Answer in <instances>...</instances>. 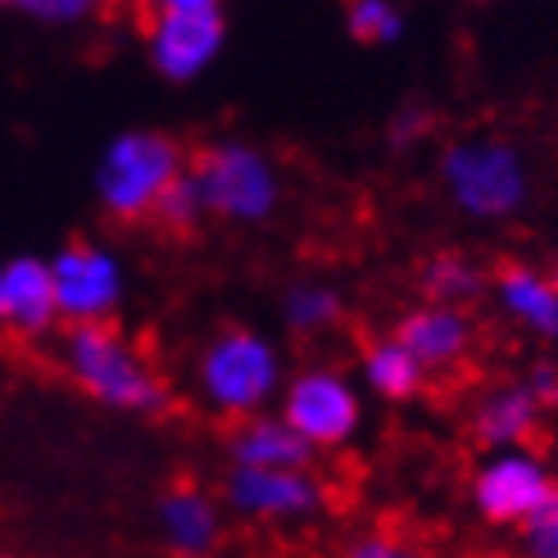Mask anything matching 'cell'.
I'll list each match as a JSON object with an SVG mask.
<instances>
[{
	"instance_id": "obj_1",
	"label": "cell",
	"mask_w": 558,
	"mask_h": 558,
	"mask_svg": "<svg viewBox=\"0 0 558 558\" xmlns=\"http://www.w3.org/2000/svg\"><path fill=\"white\" fill-rule=\"evenodd\" d=\"M191 386L201 396V404L218 417H232V423L259 417L277 404V396L287 386L282 345L268 341L259 327L228 323L195 350Z\"/></svg>"
},
{
	"instance_id": "obj_2",
	"label": "cell",
	"mask_w": 558,
	"mask_h": 558,
	"mask_svg": "<svg viewBox=\"0 0 558 558\" xmlns=\"http://www.w3.org/2000/svg\"><path fill=\"white\" fill-rule=\"evenodd\" d=\"M64 373L87 400L100 409H114L128 417H159L169 413L173 390L155 373V364L142 354L119 323H100V327H69L64 337Z\"/></svg>"
},
{
	"instance_id": "obj_3",
	"label": "cell",
	"mask_w": 558,
	"mask_h": 558,
	"mask_svg": "<svg viewBox=\"0 0 558 558\" xmlns=\"http://www.w3.org/2000/svg\"><path fill=\"white\" fill-rule=\"evenodd\" d=\"M436 178L445 201L472 222H509L532 205L536 191L522 146L495 132L454 136L436 159Z\"/></svg>"
},
{
	"instance_id": "obj_4",
	"label": "cell",
	"mask_w": 558,
	"mask_h": 558,
	"mask_svg": "<svg viewBox=\"0 0 558 558\" xmlns=\"http://www.w3.org/2000/svg\"><path fill=\"white\" fill-rule=\"evenodd\" d=\"M186 173V150L163 128H119L96 155L92 191L96 205L119 222H142L155 214L159 195Z\"/></svg>"
},
{
	"instance_id": "obj_5",
	"label": "cell",
	"mask_w": 558,
	"mask_h": 558,
	"mask_svg": "<svg viewBox=\"0 0 558 558\" xmlns=\"http://www.w3.org/2000/svg\"><path fill=\"white\" fill-rule=\"evenodd\" d=\"M186 173L201 191L205 218L232 222V228H259L282 209L287 195L277 159L250 136H214L209 146L195 150Z\"/></svg>"
},
{
	"instance_id": "obj_6",
	"label": "cell",
	"mask_w": 558,
	"mask_h": 558,
	"mask_svg": "<svg viewBox=\"0 0 558 558\" xmlns=\"http://www.w3.org/2000/svg\"><path fill=\"white\" fill-rule=\"evenodd\" d=\"M146 60L169 87L201 82L228 50L232 19L218 0H159L146 10Z\"/></svg>"
},
{
	"instance_id": "obj_7",
	"label": "cell",
	"mask_w": 558,
	"mask_h": 558,
	"mask_svg": "<svg viewBox=\"0 0 558 558\" xmlns=\"http://www.w3.org/2000/svg\"><path fill=\"white\" fill-rule=\"evenodd\" d=\"M272 413L282 417L314 454L345 450L368 423L364 390H359L354 373H345L337 364H304L300 373H287V386H282V396H277Z\"/></svg>"
},
{
	"instance_id": "obj_8",
	"label": "cell",
	"mask_w": 558,
	"mask_h": 558,
	"mask_svg": "<svg viewBox=\"0 0 558 558\" xmlns=\"http://www.w3.org/2000/svg\"><path fill=\"white\" fill-rule=\"evenodd\" d=\"M50 264V287H54V310L69 327H100L114 323L123 300H128V264L109 245L73 236L64 241Z\"/></svg>"
},
{
	"instance_id": "obj_9",
	"label": "cell",
	"mask_w": 558,
	"mask_h": 558,
	"mask_svg": "<svg viewBox=\"0 0 558 558\" xmlns=\"http://www.w3.org/2000/svg\"><path fill=\"white\" fill-rule=\"evenodd\" d=\"M554 490V468L545 463V454L526 445V450H499L477 459L468 477V505L490 532H522L549 505Z\"/></svg>"
},
{
	"instance_id": "obj_10",
	"label": "cell",
	"mask_w": 558,
	"mask_h": 558,
	"mask_svg": "<svg viewBox=\"0 0 558 558\" xmlns=\"http://www.w3.org/2000/svg\"><path fill=\"white\" fill-rule=\"evenodd\" d=\"M228 509L245 522L282 526L304 522L323 509V482L314 472H259V468H228L222 482Z\"/></svg>"
},
{
	"instance_id": "obj_11",
	"label": "cell",
	"mask_w": 558,
	"mask_h": 558,
	"mask_svg": "<svg viewBox=\"0 0 558 558\" xmlns=\"http://www.w3.org/2000/svg\"><path fill=\"white\" fill-rule=\"evenodd\" d=\"M417 364L432 373H450L477 345V327H472L468 310H445V304H413L396 318V331H390Z\"/></svg>"
},
{
	"instance_id": "obj_12",
	"label": "cell",
	"mask_w": 558,
	"mask_h": 558,
	"mask_svg": "<svg viewBox=\"0 0 558 558\" xmlns=\"http://www.w3.org/2000/svg\"><path fill=\"white\" fill-rule=\"evenodd\" d=\"M155 526H159L163 549H169L173 558H209L222 545L228 518H222V505L205 486L182 482V486L159 495Z\"/></svg>"
},
{
	"instance_id": "obj_13",
	"label": "cell",
	"mask_w": 558,
	"mask_h": 558,
	"mask_svg": "<svg viewBox=\"0 0 558 558\" xmlns=\"http://www.w3.org/2000/svg\"><path fill=\"white\" fill-rule=\"evenodd\" d=\"M0 310H5V327L27 341H41L60 327L46 255H10L0 264Z\"/></svg>"
},
{
	"instance_id": "obj_14",
	"label": "cell",
	"mask_w": 558,
	"mask_h": 558,
	"mask_svg": "<svg viewBox=\"0 0 558 558\" xmlns=\"http://www.w3.org/2000/svg\"><path fill=\"white\" fill-rule=\"evenodd\" d=\"M490 300L509 323H518L526 331V337L558 345V291L549 287L545 268L526 264V259L499 264L490 277Z\"/></svg>"
},
{
	"instance_id": "obj_15",
	"label": "cell",
	"mask_w": 558,
	"mask_h": 558,
	"mask_svg": "<svg viewBox=\"0 0 558 558\" xmlns=\"http://www.w3.org/2000/svg\"><path fill=\"white\" fill-rule=\"evenodd\" d=\"M545 427V409L532 400V390L522 381H505L490 386L486 396L472 404V440L482 445L486 454L499 450H526Z\"/></svg>"
},
{
	"instance_id": "obj_16",
	"label": "cell",
	"mask_w": 558,
	"mask_h": 558,
	"mask_svg": "<svg viewBox=\"0 0 558 558\" xmlns=\"http://www.w3.org/2000/svg\"><path fill=\"white\" fill-rule=\"evenodd\" d=\"M228 459L232 468H259V472H310L314 450L304 445L272 409L259 417H245L228 432Z\"/></svg>"
},
{
	"instance_id": "obj_17",
	"label": "cell",
	"mask_w": 558,
	"mask_h": 558,
	"mask_svg": "<svg viewBox=\"0 0 558 558\" xmlns=\"http://www.w3.org/2000/svg\"><path fill=\"white\" fill-rule=\"evenodd\" d=\"M359 390H373L386 404H409L427 390V368L390 337H373L364 350H359V373H354Z\"/></svg>"
},
{
	"instance_id": "obj_18",
	"label": "cell",
	"mask_w": 558,
	"mask_h": 558,
	"mask_svg": "<svg viewBox=\"0 0 558 558\" xmlns=\"http://www.w3.org/2000/svg\"><path fill=\"white\" fill-rule=\"evenodd\" d=\"M417 291L423 304H445V310H468L490 291V277L482 272V264L463 255V250H436L417 268Z\"/></svg>"
},
{
	"instance_id": "obj_19",
	"label": "cell",
	"mask_w": 558,
	"mask_h": 558,
	"mask_svg": "<svg viewBox=\"0 0 558 558\" xmlns=\"http://www.w3.org/2000/svg\"><path fill=\"white\" fill-rule=\"evenodd\" d=\"M345 318V295L318 282V277H300L282 291V323L291 337H327L331 327H341Z\"/></svg>"
},
{
	"instance_id": "obj_20",
	"label": "cell",
	"mask_w": 558,
	"mask_h": 558,
	"mask_svg": "<svg viewBox=\"0 0 558 558\" xmlns=\"http://www.w3.org/2000/svg\"><path fill=\"white\" fill-rule=\"evenodd\" d=\"M345 33L368 46V50H386L404 37V10L396 0H350L345 5Z\"/></svg>"
},
{
	"instance_id": "obj_21",
	"label": "cell",
	"mask_w": 558,
	"mask_h": 558,
	"mask_svg": "<svg viewBox=\"0 0 558 558\" xmlns=\"http://www.w3.org/2000/svg\"><path fill=\"white\" fill-rule=\"evenodd\" d=\"M163 232H173V236H186V232H195L205 222V205H201V191H195V182H191V173H182L169 191L159 195V205H155V214H150Z\"/></svg>"
},
{
	"instance_id": "obj_22",
	"label": "cell",
	"mask_w": 558,
	"mask_h": 558,
	"mask_svg": "<svg viewBox=\"0 0 558 558\" xmlns=\"http://www.w3.org/2000/svg\"><path fill=\"white\" fill-rule=\"evenodd\" d=\"M14 14H23L27 23H41V27H82L96 19V0H19Z\"/></svg>"
},
{
	"instance_id": "obj_23",
	"label": "cell",
	"mask_w": 558,
	"mask_h": 558,
	"mask_svg": "<svg viewBox=\"0 0 558 558\" xmlns=\"http://www.w3.org/2000/svg\"><path fill=\"white\" fill-rule=\"evenodd\" d=\"M522 558H558V490L549 495V505L518 532Z\"/></svg>"
},
{
	"instance_id": "obj_24",
	"label": "cell",
	"mask_w": 558,
	"mask_h": 558,
	"mask_svg": "<svg viewBox=\"0 0 558 558\" xmlns=\"http://www.w3.org/2000/svg\"><path fill=\"white\" fill-rule=\"evenodd\" d=\"M432 123H436V114L423 105V100H409V105H400L396 114H390V123H386V146L390 150H409V146H417L423 136L432 132Z\"/></svg>"
},
{
	"instance_id": "obj_25",
	"label": "cell",
	"mask_w": 558,
	"mask_h": 558,
	"mask_svg": "<svg viewBox=\"0 0 558 558\" xmlns=\"http://www.w3.org/2000/svg\"><path fill=\"white\" fill-rule=\"evenodd\" d=\"M341 558H417V549L396 532H359Z\"/></svg>"
},
{
	"instance_id": "obj_26",
	"label": "cell",
	"mask_w": 558,
	"mask_h": 558,
	"mask_svg": "<svg viewBox=\"0 0 558 558\" xmlns=\"http://www.w3.org/2000/svg\"><path fill=\"white\" fill-rule=\"evenodd\" d=\"M518 381L532 390V400H536L545 413L558 409V364H554V359H536V364L526 368V377H518Z\"/></svg>"
},
{
	"instance_id": "obj_27",
	"label": "cell",
	"mask_w": 558,
	"mask_h": 558,
	"mask_svg": "<svg viewBox=\"0 0 558 558\" xmlns=\"http://www.w3.org/2000/svg\"><path fill=\"white\" fill-rule=\"evenodd\" d=\"M545 277H549V287H554V291H558V255H554V264H549V268H545Z\"/></svg>"
},
{
	"instance_id": "obj_28",
	"label": "cell",
	"mask_w": 558,
	"mask_h": 558,
	"mask_svg": "<svg viewBox=\"0 0 558 558\" xmlns=\"http://www.w3.org/2000/svg\"><path fill=\"white\" fill-rule=\"evenodd\" d=\"M0 327H5V310H0Z\"/></svg>"
},
{
	"instance_id": "obj_29",
	"label": "cell",
	"mask_w": 558,
	"mask_h": 558,
	"mask_svg": "<svg viewBox=\"0 0 558 558\" xmlns=\"http://www.w3.org/2000/svg\"><path fill=\"white\" fill-rule=\"evenodd\" d=\"M0 558H10V554H5V549H0Z\"/></svg>"
}]
</instances>
